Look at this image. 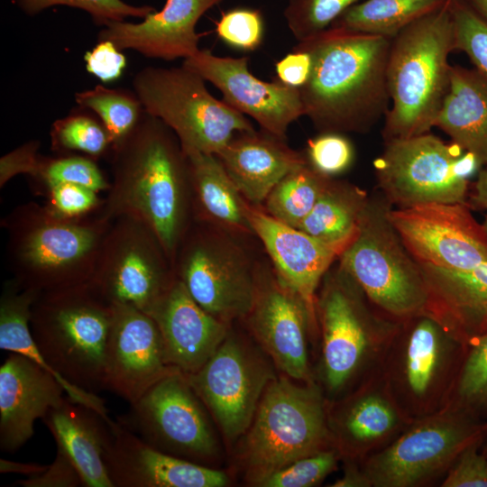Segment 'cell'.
Here are the masks:
<instances>
[{"instance_id":"obj_31","label":"cell","mask_w":487,"mask_h":487,"mask_svg":"<svg viewBox=\"0 0 487 487\" xmlns=\"http://www.w3.org/2000/svg\"><path fill=\"white\" fill-rule=\"evenodd\" d=\"M185 154L189 167L191 205L198 218L237 233H253L248 218L249 203L219 158L200 152Z\"/></svg>"},{"instance_id":"obj_10","label":"cell","mask_w":487,"mask_h":487,"mask_svg":"<svg viewBox=\"0 0 487 487\" xmlns=\"http://www.w3.org/2000/svg\"><path fill=\"white\" fill-rule=\"evenodd\" d=\"M487 419L447 404L411 421L389 446L359 462L369 487H427L441 483L470 445L482 441Z\"/></svg>"},{"instance_id":"obj_17","label":"cell","mask_w":487,"mask_h":487,"mask_svg":"<svg viewBox=\"0 0 487 487\" xmlns=\"http://www.w3.org/2000/svg\"><path fill=\"white\" fill-rule=\"evenodd\" d=\"M387 216L419 264L465 271L487 263V233L466 202L391 207Z\"/></svg>"},{"instance_id":"obj_2","label":"cell","mask_w":487,"mask_h":487,"mask_svg":"<svg viewBox=\"0 0 487 487\" xmlns=\"http://www.w3.org/2000/svg\"><path fill=\"white\" fill-rule=\"evenodd\" d=\"M391 39L337 28L299 41L310 52V78L299 88L304 115L320 133H366L387 114Z\"/></svg>"},{"instance_id":"obj_1","label":"cell","mask_w":487,"mask_h":487,"mask_svg":"<svg viewBox=\"0 0 487 487\" xmlns=\"http://www.w3.org/2000/svg\"><path fill=\"white\" fill-rule=\"evenodd\" d=\"M111 152L112 182L97 211L110 221L129 216L145 224L173 267L192 209L188 161L178 137L144 111Z\"/></svg>"},{"instance_id":"obj_3","label":"cell","mask_w":487,"mask_h":487,"mask_svg":"<svg viewBox=\"0 0 487 487\" xmlns=\"http://www.w3.org/2000/svg\"><path fill=\"white\" fill-rule=\"evenodd\" d=\"M112 305L84 283L39 292L31 308L35 344L68 397L111 425L104 400Z\"/></svg>"},{"instance_id":"obj_52","label":"cell","mask_w":487,"mask_h":487,"mask_svg":"<svg viewBox=\"0 0 487 487\" xmlns=\"http://www.w3.org/2000/svg\"><path fill=\"white\" fill-rule=\"evenodd\" d=\"M466 203L471 209L487 210V165L480 170Z\"/></svg>"},{"instance_id":"obj_44","label":"cell","mask_w":487,"mask_h":487,"mask_svg":"<svg viewBox=\"0 0 487 487\" xmlns=\"http://www.w3.org/2000/svg\"><path fill=\"white\" fill-rule=\"evenodd\" d=\"M305 157L315 170L333 178L351 167L354 150L344 133L325 132L308 141Z\"/></svg>"},{"instance_id":"obj_9","label":"cell","mask_w":487,"mask_h":487,"mask_svg":"<svg viewBox=\"0 0 487 487\" xmlns=\"http://www.w3.org/2000/svg\"><path fill=\"white\" fill-rule=\"evenodd\" d=\"M391 207L382 194L369 198L359 231L338 259L372 304L400 323L427 312L429 296L419 263L388 218Z\"/></svg>"},{"instance_id":"obj_22","label":"cell","mask_w":487,"mask_h":487,"mask_svg":"<svg viewBox=\"0 0 487 487\" xmlns=\"http://www.w3.org/2000/svg\"><path fill=\"white\" fill-rule=\"evenodd\" d=\"M104 461L114 487H224L228 475L161 452L118 421L110 427Z\"/></svg>"},{"instance_id":"obj_36","label":"cell","mask_w":487,"mask_h":487,"mask_svg":"<svg viewBox=\"0 0 487 487\" xmlns=\"http://www.w3.org/2000/svg\"><path fill=\"white\" fill-rule=\"evenodd\" d=\"M51 137L56 151L79 152L94 160L112 150L110 135L102 121L80 106L53 123Z\"/></svg>"},{"instance_id":"obj_35","label":"cell","mask_w":487,"mask_h":487,"mask_svg":"<svg viewBox=\"0 0 487 487\" xmlns=\"http://www.w3.org/2000/svg\"><path fill=\"white\" fill-rule=\"evenodd\" d=\"M75 101L102 121L110 135L112 147L132 132L144 113L135 92L124 88L96 85L91 89L77 92Z\"/></svg>"},{"instance_id":"obj_48","label":"cell","mask_w":487,"mask_h":487,"mask_svg":"<svg viewBox=\"0 0 487 487\" xmlns=\"http://www.w3.org/2000/svg\"><path fill=\"white\" fill-rule=\"evenodd\" d=\"M17 485L23 487H78L83 486L82 480L68 456L57 449L53 463L44 472L26 479L18 480Z\"/></svg>"},{"instance_id":"obj_5","label":"cell","mask_w":487,"mask_h":487,"mask_svg":"<svg viewBox=\"0 0 487 487\" xmlns=\"http://www.w3.org/2000/svg\"><path fill=\"white\" fill-rule=\"evenodd\" d=\"M111 223L97 209L64 217L32 202L17 207L5 219L14 279L38 292L89 282Z\"/></svg>"},{"instance_id":"obj_39","label":"cell","mask_w":487,"mask_h":487,"mask_svg":"<svg viewBox=\"0 0 487 487\" xmlns=\"http://www.w3.org/2000/svg\"><path fill=\"white\" fill-rule=\"evenodd\" d=\"M361 0H288L287 25L302 41L328 29L349 7Z\"/></svg>"},{"instance_id":"obj_41","label":"cell","mask_w":487,"mask_h":487,"mask_svg":"<svg viewBox=\"0 0 487 487\" xmlns=\"http://www.w3.org/2000/svg\"><path fill=\"white\" fill-rule=\"evenodd\" d=\"M342 461L335 447L298 459L256 482L260 487H310L320 483Z\"/></svg>"},{"instance_id":"obj_16","label":"cell","mask_w":487,"mask_h":487,"mask_svg":"<svg viewBox=\"0 0 487 487\" xmlns=\"http://www.w3.org/2000/svg\"><path fill=\"white\" fill-rule=\"evenodd\" d=\"M173 269L193 299L217 319L229 324L249 314L256 272L234 244L205 230L191 232L188 227Z\"/></svg>"},{"instance_id":"obj_45","label":"cell","mask_w":487,"mask_h":487,"mask_svg":"<svg viewBox=\"0 0 487 487\" xmlns=\"http://www.w3.org/2000/svg\"><path fill=\"white\" fill-rule=\"evenodd\" d=\"M482 441L460 453L439 484L441 487H487V456L481 451Z\"/></svg>"},{"instance_id":"obj_51","label":"cell","mask_w":487,"mask_h":487,"mask_svg":"<svg viewBox=\"0 0 487 487\" xmlns=\"http://www.w3.org/2000/svg\"><path fill=\"white\" fill-rule=\"evenodd\" d=\"M344 473L337 479L332 487H369L368 482L363 475L359 462L354 460H343Z\"/></svg>"},{"instance_id":"obj_43","label":"cell","mask_w":487,"mask_h":487,"mask_svg":"<svg viewBox=\"0 0 487 487\" xmlns=\"http://www.w3.org/2000/svg\"><path fill=\"white\" fill-rule=\"evenodd\" d=\"M218 38L230 48L253 51L262 43L264 21L257 9L237 7L223 13L216 23Z\"/></svg>"},{"instance_id":"obj_50","label":"cell","mask_w":487,"mask_h":487,"mask_svg":"<svg viewBox=\"0 0 487 487\" xmlns=\"http://www.w3.org/2000/svg\"><path fill=\"white\" fill-rule=\"evenodd\" d=\"M38 147V142H30L1 158V187H3L11 178L19 173H26L35 177L41 161V157L37 153Z\"/></svg>"},{"instance_id":"obj_24","label":"cell","mask_w":487,"mask_h":487,"mask_svg":"<svg viewBox=\"0 0 487 487\" xmlns=\"http://www.w3.org/2000/svg\"><path fill=\"white\" fill-rule=\"evenodd\" d=\"M49 372L31 359L10 353L0 367V447L14 453L34 434V423L66 397Z\"/></svg>"},{"instance_id":"obj_13","label":"cell","mask_w":487,"mask_h":487,"mask_svg":"<svg viewBox=\"0 0 487 487\" xmlns=\"http://www.w3.org/2000/svg\"><path fill=\"white\" fill-rule=\"evenodd\" d=\"M175 279L154 233L135 218L119 216L112 220L88 283L109 304L150 315Z\"/></svg>"},{"instance_id":"obj_34","label":"cell","mask_w":487,"mask_h":487,"mask_svg":"<svg viewBox=\"0 0 487 487\" xmlns=\"http://www.w3.org/2000/svg\"><path fill=\"white\" fill-rule=\"evenodd\" d=\"M308 163L281 179L265 198V212L274 219L298 227L309 214L330 180Z\"/></svg>"},{"instance_id":"obj_19","label":"cell","mask_w":487,"mask_h":487,"mask_svg":"<svg viewBox=\"0 0 487 487\" xmlns=\"http://www.w3.org/2000/svg\"><path fill=\"white\" fill-rule=\"evenodd\" d=\"M248 61V57H219L199 50L182 65L218 88L229 106L250 116L261 129L286 140L289 126L304 115L299 90L276 79H259L249 71Z\"/></svg>"},{"instance_id":"obj_54","label":"cell","mask_w":487,"mask_h":487,"mask_svg":"<svg viewBox=\"0 0 487 487\" xmlns=\"http://www.w3.org/2000/svg\"><path fill=\"white\" fill-rule=\"evenodd\" d=\"M468 4L487 22V0H466Z\"/></svg>"},{"instance_id":"obj_28","label":"cell","mask_w":487,"mask_h":487,"mask_svg":"<svg viewBox=\"0 0 487 487\" xmlns=\"http://www.w3.org/2000/svg\"><path fill=\"white\" fill-rule=\"evenodd\" d=\"M62 451L77 469L85 487H114L104 461L110 426L96 410L63 400L42 418Z\"/></svg>"},{"instance_id":"obj_8","label":"cell","mask_w":487,"mask_h":487,"mask_svg":"<svg viewBox=\"0 0 487 487\" xmlns=\"http://www.w3.org/2000/svg\"><path fill=\"white\" fill-rule=\"evenodd\" d=\"M469 341L428 312L400 323L381 372L409 418L435 413L449 403Z\"/></svg>"},{"instance_id":"obj_40","label":"cell","mask_w":487,"mask_h":487,"mask_svg":"<svg viewBox=\"0 0 487 487\" xmlns=\"http://www.w3.org/2000/svg\"><path fill=\"white\" fill-rule=\"evenodd\" d=\"M455 50L470 59L474 69L487 81V22L466 0H450Z\"/></svg>"},{"instance_id":"obj_15","label":"cell","mask_w":487,"mask_h":487,"mask_svg":"<svg viewBox=\"0 0 487 487\" xmlns=\"http://www.w3.org/2000/svg\"><path fill=\"white\" fill-rule=\"evenodd\" d=\"M273 363L259 346L229 330L189 384L229 442L249 428L263 392L277 376Z\"/></svg>"},{"instance_id":"obj_23","label":"cell","mask_w":487,"mask_h":487,"mask_svg":"<svg viewBox=\"0 0 487 487\" xmlns=\"http://www.w3.org/2000/svg\"><path fill=\"white\" fill-rule=\"evenodd\" d=\"M222 0H166L140 23L113 22L101 29L98 41H109L119 50L164 60L188 59L200 49L196 26L200 18Z\"/></svg>"},{"instance_id":"obj_37","label":"cell","mask_w":487,"mask_h":487,"mask_svg":"<svg viewBox=\"0 0 487 487\" xmlns=\"http://www.w3.org/2000/svg\"><path fill=\"white\" fill-rule=\"evenodd\" d=\"M448 404L487 419V329L470 339Z\"/></svg>"},{"instance_id":"obj_55","label":"cell","mask_w":487,"mask_h":487,"mask_svg":"<svg viewBox=\"0 0 487 487\" xmlns=\"http://www.w3.org/2000/svg\"><path fill=\"white\" fill-rule=\"evenodd\" d=\"M481 451L487 456V433L481 446Z\"/></svg>"},{"instance_id":"obj_21","label":"cell","mask_w":487,"mask_h":487,"mask_svg":"<svg viewBox=\"0 0 487 487\" xmlns=\"http://www.w3.org/2000/svg\"><path fill=\"white\" fill-rule=\"evenodd\" d=\"M106 354V391L130 405L153 384L179 372L166 356L160 329L145 312L128 305H112Z\"/></svg>"},{"instance_id":"obj_32","label":"cell","mask_w":487,"mask_h":487,"mask_svg":"<svg viewBox=\"0 0 487 487\" xmlns=\"http://www.w3.org/2000/svg\"><path fill=\"white\" fill-rule=\"evenodd\" d=\"M368 201L367 192L361 188L330 179L297 228L331 246L340 256L356 236Z\"/></svg>"},{"instance_id":"obj_38","label":"cell","mask_w":487,"mask_h":487,"mask_svg":"<svg viewBox=\"0 0 487 487\" xmlns=\"http://www.w3.org/2000/svg\"><path fill=\"white\" fill-rule=\"evenodd\" d=\"M14 3L29 16L57 5L77 8L88 14L96 25L103 27L125 21L127 17L144 19L156 11L151 5H133L124 0H14Z\"/></svg>"},{"instance_id":"obj_42","label":"cell","mask_w":487,"mask_h":487,"mask_svg":"<svg viewBox=\"0 0 487 487\" xmlns=\"http://www.w3.org/2000/svg\"><path fill=\"white\" fill-rule=\"evenodd\" d=\"M35 178L42 179L48 188L60 183H70L98 193L108 190L110 187L94 159L76 155L57 159L41 158Z\"/></svg>"},{"instance_id":"obj_14","label":"cell","mask_w":487,"mask_h":487,"mask_svg":"<svg viewBox=\"0 0 487 487\" xmlns=\"http://www.w3.org/2000/svg\"><path fill=\"white\" fill-rule=\"evenodd\" d=\"M117 421L151 446L209 466L219 444L209 412L180 372L153 384Z\"/></svg>"},{"instance_id":"obj_46","label":"cell","mask_w":487,"mask_h":487,"mask_svg":"<svg viewBox=\"0 0 487 487\" xmlns=\"http://www.w3.org/2000/svg\"><path fill=\"white\" fill-rule=\"evenodd\" d=\"M53 212L64 217H80L95 212L102 201L98 193L83 186L60 183L48 188Z\"/></svg>"},{"instance_id":"obj_49","label":"cell","mask_w":487,"mask_h":487,"mask_svg":"<svg viewBox=\"0 0 487 487\" xmlns=\"http://www.w3.org/2000/svg\"><path fill=\"white\" fill-rule=\"evenodd\" d=\"M312 68V55L297 44L291 52L275 63V79L283 85L299 89L308 81Z\"/></svg>"},{"instance_id":"obj_12","label":"cell","mask_w":487,"mask_h":487,"mask_svg":"<svg viewBox=\"0 0 487 487\" xmlns=\"http://www.w3.org/2000/svg\"><path fill=\"white\" fill-rule=\"evenodd\" d=\"M385 142L373 166L391 206L466 202L468 177L479 166L470 153L430 133Z\"/></svg>"},{"instance_id":"obj_29","label":"cell","mask_w":487,"mask_h":487,"mask_svg":"<svg viewBox=\"0 0 487 487\" xmlns=\"http://www.w3.org/2000/svg\"><path fill=\"white\" fill-rule=\"evenodd\" d=\"M428 289L427 312L469 339L487 329V263L471 270L419 264Z\"/></svg>"},{"instance_id":"obj_26","label":"cell","mask_w":487,"mask_h":487,"mask_svg":"<svg viewBox=\"0 0 487 487\" xmlns=\"http://www.w3.org/2000/svg\"><path fill=\"white\" fill-rule=\"evenodd\" d=\"M150 316L161 334L169 363L187 375L207 363L229 332V324L202 308L177 277Z\"/></svg>"},{"instance_id":"obj_25","label":"cell","mask_w":487,"mask_h":487,"mask_svg":"<svg viewBox=\"0 0 487 487\" xmlns=\"http://www.w3.org/2000/svg\"><path fill=\"white\" fill-rule=\"evenodd\" d=\"M253 232L262 241L279 279L297 293L317 317V289L339 253L302 230L285 225L248 207Z\"/></svg>"},{"instance_id":"obj_7","label":"cell","mask_w":487,"mask_h":487,"mask_svg":"<svg viewBox=\"0 0 487 487\" xmlns=\"http://www.w3.org/2000/svg\"><path fill=\"white\" fill-rule=\"evenodd\" d=\"M328 401L316 381L276 377L263 392L241 440L239 457L253 485L302 457L335 447L328 426Z\"/></svg>"},{"instance_id":"obj_6","label":"cell","mask_w":487,"mask_h":487,"mask_svg":"<svg viewBox=\"0 0 487 487\" xmlns=\"http://www.w3.org/2000/svg\"><path fill=\"white\" fill-rule=\"evenodd\" d=\"M455 50L450 0L391 39L387 82L390 108L385 141L429 133L447 92Z\"/></svg>"},{"instance_id":"obj_18","label":"cell","mask_w":487,"mask_h":487,"mask_svg":"<svg viewBox=\"0 0 487 487\" xmlns=\"http://www.w3.org/2000/svg\"><path fill=\"white\" fill-rule=\"evenodd\" d=\"M246 318L251 334L277 369L297 381H315L309 341L318 335L317 317L273 269L256 271L254 300Z\"/></svg>"},{"instance_id":"obj_56","label":"cell","mask_w":487,"mask_h":487,"mask_svg":"<svg viewBox=\"0 0 487 487\" xmlns=\"http://www.w3.org/2000/svg\"><path fill=\"white\" fill-rule=\"evenodd\" d=\"M482 225H483L484 229H485L486 233H487V215H486V216L484 218V221L482 222Z\"/></svg>"},{"instance_id":"obj_47","label":"cell","mask_w":487,"mask_h":487,"mask_svg":"<svg viewBox=\"0 0 487 487\" xmlns=\"http://www.w3.org/2000/svg\"><path fill=\"white\" fill-rule=\"evenodd\" d=\"M84 60L87 72L104 83L118 79L127 65L122 51L109 41H98L86 52Z\"/></svg>"},{"instance_id":"obj_30","label":"cell","mask_w":487,"mask_h":487,"mask_svg":"<svg viewBox=\"0 0 487 487\" xmlns=\"http://www.w3.org/2000/svg\"><path fill=\"white\" fill-rule=\"evenodd\" d=\"M434 126L470 153L479 166L487 165V81L475 69L452 66Z\"/></svg>"},{"instance_id":"obj_27","label":"cell","mask_w":487,"mask_h":487,"mask_svg":"<svg viewBox=\"0 0 487 487\" xmlns=\"http://www.w3.org/2000/svg\"><path fill=\"white\" fill-rule=\"evenodd\" d=\"M216 156L253 205L264 202L281 179L308 163L305 154L262 129L237 133Z\"/></svg>"},{"instance_id":"obj_20","label":"cell","mask_w":487,"mask_h":487,"mask_svg":"<svg viewBox=\"0 0 487 487\" xmlns=\"http://www.w3.org/2000/svg\"><path fill=\"white\" fill-rule=\"evenodd\" d=\"M328 426L342 461H362L389 446L413 420L393 396L381 369L328 402Z\"/></svg>"},{"instance_id":"obj_33","label":"cell","mask_w":487,"mask_h":487,"mask_svg":"<svg viewBox=\"0 0 487 487\" xmlns=\"http://www.w3.org/2000/svg\"><path fill=\"white\" fill-rule=\"evenodd\" d=\"M447 1L364 0L349 7L330 27L392 39L411 23Z\"/></svg>"},{"instance_id":"obj_53","label":"cell","mask_w":487,"mask_h":487,"mask_svg":"<svg viewBox=\"0 0 487 487\" xmlns=\"http://www.w3.org/2000/svg\"><path fill=\"white\" fill-rule=\"evenodd\" d=\"M48 465L35 464L15 463L7 460H0L1 473H18L27 477L34 476L45 471Z\"/></svg>"},{"instance_id":"obj_4","label":"cell","mask_w":487,"mask_h":487,"mask_svg":"<svg viewBox=\"0 0 487 487\" xmlns=\"http://www.w3.org/2000/svg\"><path fill=\"white\" fill-rule=\"evenodd\" d=\"M319 287L316 313L320 352L314 377L332 402L381 369L400 323L372 304L340 265L328 270Z\"/></svg>"},{"instance_id":"obj_11","label":"cell","mask_w":487,"mask_h":487,"mask_svg":"<svg viewBox=\"0 0 487 487\" xmlns=\"http://www.w3.org/2000/svg\"><path fill=\"white\" fill-rule=\"evenodd\" d=\"M206 82L183 65L148 66L134 75L133 87L144 111L174 132L184 152L216 155L237 133L254 127L247 116L213 96Z\"/></svg>"}]
</instances>
